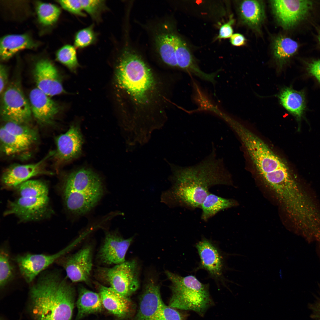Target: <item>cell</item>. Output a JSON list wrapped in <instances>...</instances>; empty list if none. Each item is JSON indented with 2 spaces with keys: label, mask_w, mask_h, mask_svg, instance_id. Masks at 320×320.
<instances>
[{
  "label": "cell",
  "mask_w": 320,
  "mask_h": 320,
  "mask_svg": "<svg viewBox=\"0 0 320 320\" xmlns=\"http://www.w3.org/2000/svg\"><path fill=\"white\" fill-rule=\"evenodd\" d=\"M14 268L7 252L1 249L0 254V286L3 288L9 282L14 276Z\"/></svg>",
  "instance_id": "cell-34"
},
{
  "label": "cell",
  "mask_w": 320,
  "mask_h": 320,
  "mask_svg": "<svg viewBox=\"0 0 320 320\" xmlns=\"http://www.w3.org/2000/svg\"><path fill=\"white\" fill-rule=\"evenodd\" d=\"M70 247L50 255L25 254L14 258L23 277L27 283H31L43 271L55 263L67 252Z\"/></svg>",
  "instance_id": "cell-12"
},
{
  "label": "cell",
  "mask_w": 320,
  "mask_h": 320,
  "mask_svg": "<svg viewBox=\"0 0 320 320\" xmlns=\"http://www.w3.org/2000/svg\"><path fill=\"white\" fill-rule=\"evenodd\" d=\"M48 196L41 197H21L9 201L4 215H13L21 221H36L50 216Z\"/></svg>",
  "instance_id": "cell-9"
},
{
  "label": "cell",
  "mask_w": 320,
  "mask_h": 320,
  "mask_svg": "<svg viewBox=\"0 0 320 320\" xmlns=\"http://www.w3.org/2000/svg\"><path fill=\"white\" fill-rule=\"evenodd\" d=\"M115 78L130 119H152L165 114L167 99L162 82L130 45L124 47L118 56Z\"/></svg>",
  "instance_id": "cell-1"
},
{
  "label": "cell",
  "mask_w": 320,
  "mask_h": 320,
  "mask_svg": "<svg viewBox=\"0 0 320 320\" xmlns=\"http://www.w3.org/2000/svg\"><path fill=\"white\" fill-rule=\"evenodd\" d=\"M32 311L35 320H71L74 305L73 287L59 274H42L31 287Z\"/></svg>",
  "instance_id": "cell-4"
},
{
  "label": "cell",
  "mask_w": 320,
  "mask_h": 320,
  "mask_svg": "<svg viewBox=\"0 0 320 320\" xmlns=\"http://www.w3.org/2000/svg\"><path fill=\"white\" fill-rule=\"evenodd\" d=\"M151 31L153 47L159 59L167 66L177 68L173 24L168 20H163L155 24Z\"/></svg>",
  "instance_id": "cell-11"
},
{
  "label": "cell",
  "mask_w": 320,
  "mask_h": 320,
  "mask_svg": "<svg viewBox=\"0 0 320 320\" xmlns=\"http://www.w3.org/2000/svg\"><path fill=\"white\" fill-rule=\"evenodd\" d=\"M186 319L185 315L164 303L154 320H186Z\"/></svg>",
  "instance_id": "cell-37"
},
{
  "label": "cell",
  "mask_w": 320,
  "mask_h": 320,
  "mask_svg": "<svg viewBox=\"0 0 320 320\" xmlns=\"http://www.w3.org/2000/svg\"><path fill=\"white\" fill-rule=\"evenodd\" d=\"M1 114L5 122L28 124L31 121L30 103L16 82L11 83L3 93Z\"/></svg>",
  "instance_id": "cell-8"
},
{
  "label": "cell",
  "mask_w": 320,
  "mask_h": 320,
  "mask_svg": "<svg viewBox=\"0 0 320 320\" xmlns=\"http://www.w3.org/2000/svg\"><path fill=\"white\" fill-rule=\"evenodd\" d=\"M174 38L177 68L214 84L215 82V79L218 71L208 73L201 70L185 43L175 32Z\"/></svg>",
  "instance_id": "cell-19"
},
{
  "label": "cell",
  "mask_w": 320,
  "mask_h": 320,
  "mask_svg": "<svg viewBox=\"0 0 320 320\" xmlns=\"http://www.w3.org/2000/svg\"><path fill=\"white\" fill-rule=\"evenodd\" d=\"M233 129L237 134L258 173L284 206L297 199L300 192L286 163L261 138L239 122Z\"/></svg>",
  "instance_id": "cell-3"
},
{
  "label": "cell",
  "mask_w": 320,
  "mask_h": 320,
  "mask_svg": "<svg viewBox=\"0 0 320 320\" xmlns=\"http://www.w3.org/2000/svg\"><path fill=\"white\" fill-rule=\"evenodd\" d=\"M60 261L67 276L73 282L89 281L92 267L90 247H84Z\"/></svg>",
  "instance_id": "cell-15"
},
{
  "label": "cell",
  "mask_w": 320,
  "mask_h": 320,
  "mask_svg": "<svg viewBox=\"0 0 320 320\" xmlns=\"http://www.w3.org/2000/svg\"><path fill=\"white\" fill-rule=\"evenodd\" d=\"M164 303L160 287L152 280L146 285L142 295L135 320H154Z\"/></svg>",
  "instance_id": "cell-20"
},
{
  "label": "cell",
  "mask_w": 320,
  "mask_h": 320,
  "mask_svg": "<svg viewBox=\"0 0 320 320\" xmlns=\"http://www.w3.org/2000/svg\"><path fill=\"white\" fill-rule=\"evenodd\" d=\"M0 139L1 151L8 156L23 155L34 145L10 133L2 127L0 130Z\"/></svg>",
  "instance_id": "cell-26"
},
{
  "label": "cell",
  "mask_w": 320,
  "mask_h": 320,
  "mask_svg": "<svg viewBox=\"0 0 320 320\" xmlns=\"http://www.w3.org/2000/svg\"><path fill=\"white\" fill-rule=\"evenodd\" d=\"M77 313L76 320L88 314L101 311L103 306L100 294L84 287L79 289L76 303Z\"/></svg>",
  "instance_id": "cell-27"
},
{
  "label": "cell",
  "mask_w": 320,
  "mask_h": 320,
  "mask_svg": "<svg viewBox=\"0 0 320 320\" xmlns=\"http://www.w3.org/2000/svg\"><path fill=\"white\" fill-rule=\"evenodd\" d=\"M166 273L172 282V294L169 306L175 309L192 311L204 316L213 304L208 285L193 275L183 277L168 271Z\"/></svg>",
  "instance_id": "cell-6"
},
{
  "label": "cell",
  "mask_w": 320,
  "mask_h": 320,
  "mask_svg": "<svg viewBox=\"0 0 320 320\" xmlns=\"http://www.w3.org/2000/svg\"><path fill=\"white\" fill-rule=\"evenodd\" d=\"M37 12L40 22L45 25H49L58 19L60 13V8L52 4L40 2L37 5Z\"/></svg>",
  "instance_id": "cell-32"
},
{
  "label": "cell",
  "mask_w": 320,
  "mask_h": 320,
  "mask_svg": "<svg viewBox=\"0 0 320 320\" xmlns=\"http://www.w3.org/2000/svg\"><path fill=\"white\" fill-rule=\"evenodd\" d=\"M273 14L278 24L285 29L294 27L303 20L312 8L308 0H272Z\"/></svg>",
  "instance_id": "cell-10"
},
{
  "label": "cell",
  "mask_w": 320,
  "mask_h": 320,
  "mask_svg": "<svg viewBox=\"0 0 320 320\" xmlns=\"http://www.w3.org/2000/svg\"><path fill=\"white\" fill-rule=\"evenodd\" d=\"M239 10L242 21L254 29H258L265 18L264 7L261 1H242Z\"/></svg>",
  "instance_id": "cell-23"
},
{
  "label": "cell",
  "mask_w": 320,
  "mask_h": 320,
  "mask_svg": "<svg viewBox=\"0 0 320 320\" xmlns=\"http://www.w3.org/2000/svg\"><path fill=\"white\" fill-rule=\"evenodd\" d=\"M15 188L19 197L41 198L48 196L47 185L39 180H28Z\"/></svg>",
  "instance_id": "cell-30"
},
{
  "label": "cell",
  "mask_w": 320,
  "mask_h": 320,
  "mask_svg": "<svg viewBox=\"0 0 320 320\" xmlns=\"http://www.w3.org/2000/svg\"><path fill=\"white\" fill-rule=\"evenodd\" d=\"M314 310L315 316L320 320V298L315 307Z\"/></svg>",
  "instance_id": "cell-43"
},
{
  "label": "cell",
  "mask_w": 320,
  "mask_h": 320,
  "mask_svg": "<svg viewBox=\"0 0 320 320\" xmlns=\"http://www.w3.org/2000/svg\"><path fill=\"white\" fill-rule=\"evenodd\" d=\"M99 293L103 306L109 312L123 317L130 313L132 303L128 297L120 295L110 287L98 284Z\"/></svg>",
  "instance_id": "cell-22"
},
{
  "label": "cell",
  "mask_w": 320,
  "mask_h": 320,
  "mask_svg": "<svg viewBox=\"0 0 320 320\" xmlns=\"http://www.w3.org/2000/svg\"><path fill=\"white\" fill-rule=\"evenodd\" d=\"M99 276L115 291L128 297L139 287L137 263L132 260L124 262L111 268H100Z\"/></svg>",
  "instance_id": "cell-7"
},
{
  "label": "cell",
  "mask_w": 320,
  "mask_h": 320,
  "mask_svg": "<svg viewBox=\"0 0 320 320\" xmlns=\"http://www.w3.org/2000/svg\"><path fill=\"white\" fill-rule=\"evenodd\" d=\"M58 1L64 9L68 12L78 16H85L80 0H59Z\"/></svg>",
  "instance_id": "cell-38"
},
{
  "label": "cell",
  "mask_w": 320,
  "mask_h": 320,
  "mask_svg": "<svg viewBox=\"0 0 320 320\" xmlns=\"http://www.w3.org/2000/svg\"><path fill=\"white\" fill-rule=\"evenodd\" d=\"M278 97L281 104L287 110L297 119H300L305 108L303 92L287 87L281 90Z\"/></svg>",
  "instance_id": "cell-25"
},
{
  "label": "cell",
  "mask_w": 320,
  "mask_h": 320,
  "mask_svg": "<svg viewBox=\"0 0 320 320\" xmlns=\"http://www.w3.org/2000/svg\"><path fill=\"white\" fill-rule=\"evenodd\" d=\"M318 39H319V41L320 42V33H319V36Z\"/></svg>",
  "instance_id": "cell-44"
},
{
  "label": "cell",
  "mask_w": 320,
  "mask_h": 320,
  "mask_svg": "<svg viewBox=\"0 0 320 320\" xmlns=\"http://www.w3.org/2000/svg\"><path fill=\"white\" fill-rule=\"evenodd\" d=\"M132 240V237L124 239L116 233L107 232L99 252L100 261L109 265L124 262L126 252Z\"/></svg>",
  "instance_id": "cell-17"
},
{
  "label": "cell",
  "mask_w": 320,
  "mask_h": 320,
  "mask_svg": "<svg viewBox=\"0 0 320 320\" xmlns=\"http://www.w3.org/2000/svg\"><path fill=\"white\" fill-rule=\"evenodd\" d=\"M236 204L232 199L224 198L210 193L201 205V219L206 221L219 211L233 207Z\"/></svg>",
  "instance_id": "cell-28"
},
{
  "label": "cell",
  "mask_w": 320,
  "mask_h": 320,
  "mask_svg": "<svg viewBox=\"0 0 320 320\" xmlns=\"http://www.w3.org/2000/svg\"><path fill=\"white\" fill-rule=\"evenodd\" d=\"M33 76L37 88L48 96L64 92L58 72L49 60L42 59L36 63Z\"/></svg>",
  "instance_id": "cell-16"
},
{
  "label": "cell",
  "mask_w": 320,
  "mask_h": 320,
  "mask_svg": "<svg viewBox=\"0 0 320 320\" xmlns=\"http://www.w3.org/2000/svg\"><path fill=\"white\" fill-rule=\"evenodd\" d=\"M8 73L6 68L3 65L0 66V92H3L4 88L7 82Z\"/></svg>",
  "instance_id": "cell-41"
},
{
  "label": "cell",
  "mask_w": 320,
  "mask_h": 320,
  "mask_svg": "<svg viewBox=\"0 0 320 320\" xmlns=\"http://www.w3.org/2000/svg\"><path fill=\"white\" fill-rule=\"evenodd\" d=\"M35 44L26 34H12L4 36L0 41L1 59L6 60L12 57L18 51L34 47Z\"/></svg>",
  "instance_id": "cell-24"
},
{
  "label": "cell",
  "mask_w": 320,
  "mask_h": 320,
  "mask_svg": "<svg viewBox=\"0 0 320 320\" xmlns=\"http://www.w3.org/2000/svg\"><path fill=\"white\" fill-rule=\"evenodd\" d=\"M93 27L92 25L76 33L74 41V46L76 48H83L95 43L97 36Z\"/></svg>",
  "instance_id": "cell-36"
},
{
  "label": "cell",
  "mask_w": 320,
  "mask_h": 320,
  "mask_svg": "<svg viewBox=\"0 0 320 320\" xmlns=\"http://www.w3.org/2000/svg\"><path fill=\"white\" fill-rule=\"evenodd\" d=\"M60 190L67 211L79 216L87 213L95 206L104 189L99 176L91 169L83 167L66 174Z\"/></svg>",
  "instance_id": "cell-5"
},
{
  "label": "cell",
  "mask_w": 320,
  "mask_h": 320,
  "mask_svg": "<svg viewBox=\"0 0 320 320\" xmlns=\"http://www.w3.org/2000/svg\"><path fill=\"white\" fill-rule=\"evenodd\" d=\"M246 39L244 36L239 33L233 34L230 38L231 44L235 46H241L245 44Z\"/></svg>",
  "instance_id": "cell-42"
},
{
  "label": "cell",
  "mask_w": 320,
  "mask_h": 320,
  "mask_svg": "<svg viewBox=\"0 0 320 320\" xmlns=\"http://www.w3.org/2000/svg\"><path fill=\"white\" fill-rule=\"evenodd\" d=\"M298 47L297 43L289 38L279 36L276 39L273 52L279 67H282L287 60L295 53Z\"/></svg>",
  "instance_id": "cell-29"
},
{
  "label": "cell",
  "mask_w": 320,
  "mask_h": 320,
  "mask_svg": "<svg viewBox=\"0 0 320 320\" xmlns=\"http://www.w3.org/2000/svg\"><path fill=\"white\" fill-rule=\"evenodd\" d=\"M2 127L10 133L24 140L34 144L38 141L37 131L28 124L6 122Z\"/></svg>",
  "instance_id": "cell-31"
},
{
  "label": "cell",
  "mask_w": 320,
  "mask_h": 320,
  "mask_svg": "<svg viewBox=\"0 0 320 320\" xmlns=\"http://www.w3.org/2000/svg\"><path fill=\"white\" fill-rule=\"evenodd\" d=\"M229 175L222 159L217 158L213 150L199 163L180 168L175 172L174 183L161 196V201L169 206L201 208L210 193L209 188L230 183Z\"/></svg>",
  "instance_id": "cell-2"
},
{
  "label": "cell",
  "mask_w": 320,
  "mask_h": 320,
  "mask_svg": "<svg viewBox=\"0 0 320 320\" xmlns=\"http://www.w3.org/2000/svg\"><path fill=\"white\" fill-rule=\"evenodd\" d=\"M307 69L308 73L320 82V59L309 63Z\"/></svg>",
  "instance_id": "cell-40"
},
{
  "label": "cell",
  "mask_w": 320,
  "mask_h": 320,
  "mask_svg": "<svg viewBox=\"0 0 320 320\" xmlns=\"http://www.w3.org/2000/svg\"><path fill=\"white\" fill-rule=\"evenodd\" d=\"M55 141L56 149L53 156L59 164L68 162L80 155L83 139L78 125H71L65 132L57 136Z\"/></svg>",
  "instance_id": "cell-14"
},
{
  "label": "cell",
  "mask_w": 320,
  "mask_h": 320,
  "mask_svg": "<svg viewBox=\"0 0 320 320\" xmlns=\"http://www.w3.org/2000/svg\"><path fill=\"white\" fill-rule=\"evenodd\" d=\"M29 100L32 114L42 124L52 123L60 110L59 104L37 88L30 92Z\"/></svg>",
  "instance_id": "cell-18"
},
{
  "label": "cell",
  "mask_w": 320,
  "mask_h": 320,
  "mask_svg": "<svg viewBox=\"0 0 320 320\" xmlns=\"http://www.w3.org/2000/svg\"><path fill=\"white\" fill-rule=\"evenodd\" d=\"M196 247L200 258L201 267L214 277H220L223 267V260L216 247L206 239L199 241Z\"/></svg>",
  "instance_id": "cell-21"
},
{
  "label": "cell",
  "mask_w": 320,
  "mask_h": 320,
  "mask_svg": "<svg viewBox=\"0 0 320 320\" xmlns=\"http://www.w3.org/2000/svg\"><path fill=\"white\" fill-rule=\"evenodd\" d=\"M234 22V20L231 19L228 22L222 25L220 29L219 34L217 39L230 38L233 34V31L232 25Z\"/></svg>",
  "instance_id": "cell-39"
},
{
  "label": "cell",
  "mask_w": 320,
  "mask_h": 320,
  "mask_svg": "<svg viewBox=\"0 0 320 320\" xmlns=\"http://www.w3.org/2000/svg\"><path fill=\"white\" fill-rule=\"evenodd\" d=\"M54 152H50L43 159L36 163L15 164L8 168L2 176L3 186L7 188H15L33 177L42 175H52V172L46 169L45 164L47 160L53 156Z\"/></svg>",
  "instance_id": "cell-13"
},
{
  "label": "cell",
  "mask_w": 320,
  "mask_h": 320,
  "mask_svg": "<svg viewBox=\"0 0 320 320\" xmlns=\"http://www.w3.org/2000/svg\"><path fill=\"white\" fill-rule=\"evenodd\" d=\"M82 8L95 21L99 22L102 13L107 9L104 0H80Z\"/></svg>",
  "instance_id": "cell-35"
},
{
  "label": "cell",
  "mask_w": 320,
  "mask_h": 320,
  "mask_svg": "<svg viewBox=\"0 0 320 320\" xmlns=\"http://www.w3.org/2000/svg\"><path fill=\"white\" fill-rule=\"evenodd\" d=\"M76 49L74 46L65 45L58 50L56 54L57 59L74 72L79 65Z\"/></svg>",
  "instance_id": "cell-33"
}]
</instances>
